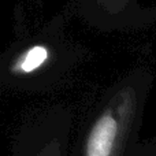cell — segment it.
I'll use <instances>...</instances> for the list:
<instances>
[{
  "mask_svg": "<svg viewBox=\"0 0 156 156\" xmlns=\"http://www.w3.org/2000/svg\"><path fill=\"white\" fill-rule=\"evenodd\" d=\"M88 55L67 36L65 15L51 18L40 29L16 37L0 59L3 90L40 93L65 85Z\"/></svg>",
  "mask_w": 156,
  "mask_h": 156,
  "instance_id": "cell-1",
  "label": "cell"
},
{
  "mask_svg": "<svg viewBox=\"0 0 156 156\" xmlns=\"http://www.w3.org/2000/svg\"><path fill=\"white\" fill-rule=\"evenodd\" d=\"M155 76L133 69L99 99L83 127L81 156H127L136 147Z\"/></svg>",
  "mask_w": 156,
  "mask_h": 156,
  "instance_id": "cell-2",
  "label": "cell"
},
{
  "mask_svg": "<svg viewBox=\"0 0 156 156\" xmlns=\"http://www.w3.org/2000/svg\"><path fill=\"white\" fill-rule=\"evenodd\" d=\"M73 112L62 104L36 112L19 129L14 156H66Z\"/></svg>",
  "mask_w": 156,
  "mask_h": 156,
  "instance_id": "cell-3",
  "label": "cell"
},
{
  "mask_svg": "<svg viewBox=\"0 0 156 156\" xmlns=\"http://www.w3.org/2000/svg\"><path fill=\"white\" fill-rule=\"evenodd\" d=\"M78 15L99 32L141 30L156 21V5L140 0H76Z\"/></svg>",
  "mask_w": 156,
  "mask_h": 156,
  "instance_id": "cell-4",
  "label": "cell"
}]
</instances>
